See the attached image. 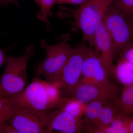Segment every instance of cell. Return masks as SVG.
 <instances>
[{"label": "cell", "instance_id": "7", "mask_svg": "<svg viewBox=\"0 0 133 133\" xmlns=\"http://www.w3.org/2000/svg\"><path fill=\"white\" fill-rule=\"evenodd\" d=\"M102 20L112 41L115 54H119L133 41V27L112 3L105 11Z\"/></svg>", "mask_w": 133, "mask_h": 133}, {"label": "cell", "instance_id": "16", "mask_svg": "<svg viewBox=\"0 0 133 133\" xmlns=\"http://www.w3.org/2000/svg\"><path fill=\"white\" fill-rule=\"evenodd\" d=\"M15 106L8 97L0 96V133H3L7 125V122L12 118Z\"/></svg>", "mask_w": 133, "mask_h": 133}, {"label": "cell", "instance_id": "21", "mask_svg": "<svg viewBox=\"0 0 133 133\" xmlns=\"http://www.w3.org/2000/svg\"><path fill=\"white\" fill-rule=\"evenodd\" d=\"M119 54L120 56L133 65V41L125 46Z\"/></svg>", "mask_w": 133, "mask_h": 133}, {"label": "cell", "instance_id": "1", "mask_svg": "<svg viewBox=\"0 0 133 133\" xmlns=\"http://www.w3.org/2000/svg\"><path fill=\"white\" fill-rule=\"evenodd\" d=\"M8 97L16 106L41 111L59 109L67 99L62 96L57 85L37 77L25 90Z\"/></svg>", "mask_w": 133, "mask_h": 133}, {"label": "cell", "instance_id": "27", "mask_svg": "<svg viewBox=\"0 0 133 133\" xmlns=\"http://www.w3.org/2000/svg\"><path fill=\"white\" fill-rule=\"evenodd\" d=\"M34 1H35L36 3L39 6L40 3V0H34Z\"/></svg>", "mask_w": 133, "mask_h": 133}, {"label": "cell", "instance_id": "24", "mask_svg": "<svg viewBox=\"0 0 133 133\" xmlns=\"http://www.w3.org/2000/svg\"><path fill=\"white\" fill-rule=\"evenodd\" d=\"M8 58L6 55L5 50L0 49V67L2 65L6 63Z\"/></svg>", "mask_w": 133, "mask_h": 133}, {"label": "cell", "instance_id": "23", "mask_svg": "<svg viewBox=\"0 0 133 133\" xmlns=\"http://www.w3.org/2000/svg\"><path fill=\"white\" fill-rule=\"evenodd\" d=\"M10 3L14 4L17 7H20L18 0H0V5L2 6H5Z\"/></svg>", "mask_w": 133, "mask_h": 133}, {"label": "cell", "instance_id": "29", "mask_svg": "<svg viewBox=\"0 0 133 133\" xmlns=\"http://www.w3.org/2000/svg\"><path fill=\"white\" fill-rule=\"evenodd\" d=\"M1 96V95H0V96Z\"/></svg>", "mask_w": 133, "mask_h": 133}, {"label": "cell", "instance_id": "19", "mask_svg": "<svg viewBox=\"0 0 133 133\" xmlns=\"http://www.w3.org/2000/svg\"><path fill=\"white\" fill-rule=\"evenodd\" d=\"M112 4L132 24L133 23V0H114Z\"/></svg>", "mask_w": 133, "mask_h": 133}, {"label": "cell", "instance_id": "6", "mask_svg": "<svg viewBox=\"0 0 133 133\" xmlns=\"http://www.w3.org/2000/svg\"><path fill=\"white\" fill-rule=\"evenodd\" d=\"M15 106L10 122L18 133H48L49 122L55 110L41 111Z\"/></svg>", "mask_w": 133, "mask_h": 133}, {"label": "cell", "instance_id": "30", "mask_svg": "<svg viewBox=\"0 0 133 133\" xmlns=\"http://www.w3.org/2000/svg\"></svg>", "mask_w": 133, "mask_h": 133}, {"label": "cell", "instance_id": "12", "mask_svg": "<svg viewBox=\"0 0 133 133\" xmlns=\"http://www.w3.org/2000/svg\"><path fill=\"white\" fill-rule=\"evenodd\" d=\"M112 74L118 81L124 85L133 83V65L120 56Z\"/></svg>", "mask_w": 133, "mask_h": 133}, {"label": "cell", "instance_id": "26", "mask_svg": "<svg viewBox=\"0 0 133 133\" xmlns=\"http://www.w3.org/2000/svg\"><path fill=\"white\" fill-rule=\"evenodd\" d=\"M3 133H18L14 128L12 125L8 126V125L4 128Z\"/></svg>", "mask_w": 133, "mask_h": 133}, {"label": "cell", "instance_id": "9", "mask_svg": "<svg viewBox=\"0 0 133 133\" xmlns=\"http://www.w3.org/2000/svg\"><path fill=\"white\" fill-rule=\"evenodd\" d=\"M94 49H95L108 75L112 74L114 67V58L115 55L114 46L102 20L95 31Z\"/></svg>", "mask_w": 133, "mask_h": 133}, {"label": "cell", "instance_id": "28", "mask_svg": "<svg viewBox=\"0 0 133 133\" xmlns=\"http://www.w3.org/2000/svg\"><path fill=\"white\" fill-rule=\"evenodd\" d=\"M132 26L133 27V23H132Z\"/></svg>", "mask_w": 133, "mask_h": 133}, {"label": "cell", "instance_id": "11", "mask_svg": "<svg viewBox=\"0 0 133 133\" xmlns=\"http://www.w3.org/2000/svg\"><path fill=\"white\" fill-rule=\"evenodd\" d=\"M84 122L77 118L59 109L55 110L50 120L48 133L54 131L63 133H78L83 131Z\"/></svg>", "mask_w": 133, "mask_h": 133}, {"label": "cell", "instance_id": "22", "mask_svg": "<svg viewBox=\"0 0 133 133\" xmlns=\"http://www.w3.org/2000/svg\"><path fill=\"white\" fill-rule=\"evenodd\" d=\"M87 1L88 0H56L55 5L69 4L80 6Z\"/></svg>", "mask_w": 133, "mask_h": 133}, {"label": "cell", "instance_id": "25", "mask_svg": "<svg viewBox=\"0 0 133 133\" xmlns=\"http://www.w3.org/2000/svg\"><path fill=\"white\" fill-rule=\"evenodd\" d=\"M128 133H133V117H129L127 123Z\"/></svg>", "mask_w": 133, "mask_h": 133}, {"label": "cell", "instance_id": "5", "mask_svg": "<svg viewBox=\"0 0 133 133\" xmlns=\"http://www.w3.org/2000/svg\"><path fill=\"white\" fill-rule=\"evenodd\" d=\"M87 43V41L83 38L76 45L55 84L65 98H70L72 91L81 80L84 61L90 47Z\"/></svg>", "mask_w": 133, "mask_h": 133}, {"label": "cell", "instance_id": "15", "mask_svg": "<svg viewBox=\"0 0 133 133\" xmlns=\"http://www.w3.org/2000/svg\"><path fill=\"white\" fill-rule=\"evenodd\" d=\"M107 103L101 101H95L87 104L85 109V122L88 128L91 129L95 126L103 107Z\"/></svg>", "mask_w": 133, "mask_h": 133}, {"label": "cell", "instance_id": "2", "mask_svg": "<svg viewBox=\"0 0 133 133\" xmlns=\"http://www.w3.org/2000/svg\"><path fill=\"white\" fill-rule=\"evenodd\" d=\"M114 0H88L77 8H62L58 17H70L74 19L73 29H78L83 34V38L94 47L95 31L102 20L104 13Z\"/></svg>", "mask_w": 133, "mask_h": 133}, {"label": "cell", "instance_id": "14", "mask_svg": "<svg viewBox=\"0 0 133 133\" xmlns=\"http://www.w3.org/2000/svg\"><path fill=\"white\" fill-rule=\"evenodd\" d=\"M109 102L104 106L97 123L92 128L94 132L102 133V131L110 125L115 116L119 112L114 102L113 104Z\"/></svg>", "mask_w": 133, "mask_h": 133}, {"label": "cell", "instance_id": "10", "mask_svg": "<svg viewBox=\"0 0 133 133\" xmlns=\"http://www.w3.org/2000/svg\"><path fill=\"white\" fill-rule=\"evenodd\" d=\"M82 75L83 78L80 81L101 85L112 84L108 80V74L98 55L90 46L84 61Z\"/></svg>", "mask_w": 133, "mask_h": 133}, {"label": "cell", "instance_id": "3", "mask_svg": "<svg viewBox=\"0 0 133 133\" xmlns=\"http://www.w3.org/2000/svg\"><path fill=\"white\" fill-rule=\"evenodd\" d=\"M70 36L63 34L57 38V42L50 45L44 39L41 40L40 47L46 51L45 57L36 65L37 75H42L45 80L56 84L65 65L71 56L74 48L69 43Z\"/></svg>", "mask_w": 133, "mask_h": 133}, {"label": "cell", "instance_id": "13", "mask_svg": "<svg viewBox=\"0 0 133 133\" xmlns=\"http://www.w3.org/2000/svg\"><path fill=\"white\" fill-rule=\"evenodd\" d=\"M119 111L128 116L133 113V83L124 85L119 99L114 102Z\"/></svg>", "mask_w": 133, "mask_h": 133}, {"label": "cell", "instance_id": "18", "mask_svg": "<svg viewBox=\"0 0 133 133\" xmlns=\"http://www.w3.org/2000/svg\"><path fill=\"white\" fill-rule=\"evenodd\" d=\"M56 0H40V10L37 15V17L44 23L47 24L50 29V24L49 17L51 16V10L55 5Z\"/></svg>", "mask_w": 133, "mask_h": 133}, {"label": "cell", "instance_id": "4", "mask_svg": "<svg viewBox=\"0 0 133 133\" xmlns=\"http://www.w3.org/2000/svg\"><path fill=\"white\" fill-rule=\"evenodd\" d=\"M35 52L34 46L30 44L22 56L8 58L0 81V95L8 97L24 90L27 81L28 63Z\"/></svg>", "mask_w": 133, "mask_h": 133}, {"label": "cell", "instance_id": "17", "mask_svg": "<svg viewBox=\"0 0 133 133\" xmlns=\"http://www.w3.org/2000/svg\"><path fill=\"white\" fill-rule=\"evenodd\" d=\"M129 116L119 112L110 125L105 128L102 133H128L127 122Z\"/></svg>", "mask_w": 133, "mask_h": 133}, {"label": "cell", "instance_id": "8", "mask_svg": "<svg viewBox=\"0 0 133 133\" xmlns=\"http://www.w3.org/2000/svg\"><path fill=\"white\" fill-rule=\"evenodd\" d=\"M119 90L113 84L101 85L80 81L72 91L70 98L83 104L95 101L114 102L118 98Z\"/></svg>", "mask_w": 133, "mask_h": 133}, {"label": "cell", "instance_id": "20", "mask_svg": "<svg viewBox=\"0 0 133 133\" xmlns=\"http://www.w3.org/2000/svg\"><path fill=\"white\" fill-rule=\"evenodd\" d=\"M83 104L72 98H68L59 109L72 116L81 118L83 112Z\"/></svg>", "mask_w": 133, "mask_h": 133}]
</instances>
